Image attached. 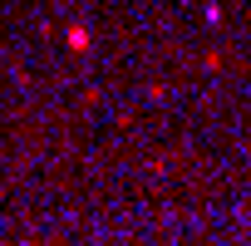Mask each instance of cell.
<instances>
[{"label": "cell", "mask_w": 251, "mask_h": 246, "mask_svg": "<svg viewBox=\"0 0 251 246\" xmlns=\"http://www.w3.org/2000/svg\"><path fill=\"white\" fill-rule=\"evenodd\" d=\"M89 45V30H69V49H84Z\"/></svg>", "instance_id": "1"}]
</instances>
